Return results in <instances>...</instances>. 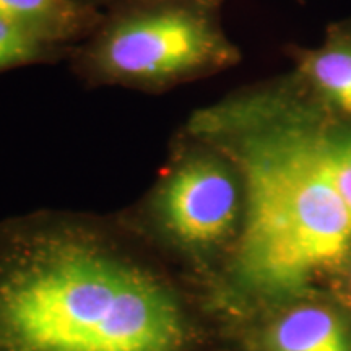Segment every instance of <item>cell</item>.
<instances>
[{"mask_svg": "<svg viewBox=\"0 0 351 351\" xmlns=\"http://www.w3.org/2000/svg\"><path fill=\"white\" fill-rule=\"evenodd\" d=\"M345 132H346V135H348V140H350V143H351V129H345Z\"/></svg>", "mask_w": 351, "mask_h": 351, "instance_id": "11", "label": "cell"}, {"mask_svg": "<svg viewBox=\"0 0 351 351\" xmlns=\"http://www.w3.org/2000/svg\"><path fill=\"white\" fill-rule=\"evenodd\" d=\"M0 15L44 41L73 49L90 36L103 10L82 0H0Z\"/></svg>", "mask_w": 351, "mask_h": 351, "instance_id": "6", "label": "cell"}, {"mask_svg": "<svg viewBox=\"0 0 351 351\" xmlns=\"http://www.w3.org/2000/svg\"><path fill=\"white\" fill-rule=\"evenodd\" d=\"M82 2L85 3H90V5H93L96 8H99V10H104V8L112 5L116 0H82Z\"/></svg>", "mask_w": 351, "mask_h": 351, "instance_id": "10", "label": "cell"}, {"mask_svg": "<svg viewBox=\"0 0 351 351\" xmlns=\"http://www.w3.org/2000/svg\"><path fill=\"white\" fill-rule=\"evenodd\" d=\"M186 124L225 147L245 182L243 236L210 293L223 324L340 282L351 257V212L309 109L283 86L262 88L200 109Z\"/></svg>", "mask_w": 351, "mask_h": 351, "instance_id": "2", "label": "cell"}, {"mask_svg": "<svg viewBox=\"0 0 351 351\" xmlns=\"http://www.w3.org/2000/svg\"><path fill=\"white\" fill-rule=\"evenodd\" d=\"M210 298L122 213L0 221V351H225Z\"/></svg>", "mask_w": 351, "mask_h": 351, "instance_id": "1", "label": "cell"}, {"mask_svg": "<svg viewBox=\"0 0 351 351\" xmlns=\"http://www.w3.org/2000/svg\"><path fill=\"white\" fill-rule=\"evenodd\" d=\"M247 194L238 161L217 140L176 132L163 168L122 217L210 298L243 236Z\"/></svg>", "mask_w": 351, "mask_h": 351, "instance_id": "3", "label": "cell"}, {"mask_svg": "<svg viewBox=\"0 0 351 351\" xmlns=\"http://www.w3.org/2000/svg\"><path fill=\"white\" fill-rule=\"evenodd\" d=\"M210 0H117L70 52L83 85L163 95L234 65L239 51Z\"/></svg>", "mask_w": 351, "mask_h": 351, "instance_id": "4", "label": "cell"}, {"mask_svg": "<svg viewBox=\"0 0 351 351\" xmlns=\"http://www.w3.org/2000/svg\"><path fill=\"white\" fill-rule=\"evenodd\" d=\"M339 287L341 288V300H345L351 306V257L348 263H346L343 275H341Z\"/></svg>", "mask_w": 351, "mask_h": 351, "instance_id": "9", "label": "cell"}, {"mask_svg": "<svg viewBox=\"0 0 351 351\" xmlns=\"http://www.w3.org/2000/svg\"><path fill=\"white\" fill-rule=\"evenodd\" d=\"M72 49L57 46L0 15V75L33 65L67 62Z\"/></svg>", "mask_w": 351, "mask_h": 351, "instance_id": "7", "label": "cell"}, {"mask_svg": "<svg viewBox=\"0 0 351 351\" xmlns=\"http://www.w3.org/2000/svg\"><path fill=\"white\" fill-rule=\"evenodd\" d=\"M302 72L341 111L351 114V47H330L311 54Z\"/></svg>", "mask_w": 351, "mask_h": 351, "instance_id": "8", "label": "cell"}, {"mask_svg": "<svg viewBox=\"0 0 351 351\" xmlns=\"http://www.w3.org/2000/svg\"><path fill=\"white\" fill-rule=\"evenodd\" d=\"M116 2H117V0H116ZM210 2H217V3H219V0H210Z\"/></svg>", "mask_w": 351, "mask_h": 351, "instance_id": "12", "label": "cell"}, {"mask_svg": "<svg viewBox=\"0 0 351 351\" xmlns=\"http://www.w3.org/2000/svg\"><path fill=\"white\" fill-rule=\"evenodd\" d=\"M238 351H351V306L324 291L262 307L226 326Z\"/></svg>", "mask_w": 351, "mask_h": 351, "instance_id": "5", "label": "cell"}]
</instances>
